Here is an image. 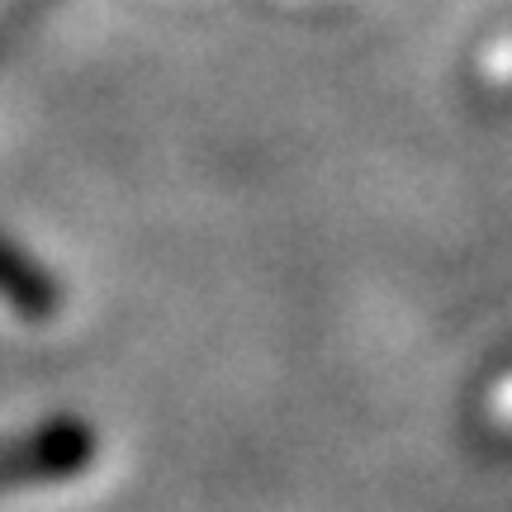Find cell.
I'll use <instances>...</instances> for the list:
<instances>
[{
  "mask_svg": "<svg viewBox=\"0 0 512 512\" xmlns=\"http://www.w3.org/2000/svg\"><path fill=\"white\" fill-rule=\"evenodd\" d=\"M53 0H15L5 15H0V53L10 48V43H19V38L29 34V24H34L43 10H48Z\"/></svg>",
  "mask_w": 512,
  "mask_h": 512,
  "instance_id": "3",
  "label": "cell"
},
{
  "mask_svg": "<svg viewBox=\"0 0 512 512\" xmlns=\"http://www.w3.org/2000/svg\"><path fill=\"white\" fill-rule=\"evenodd\" d=\"M0 304H10L19 318H34V323H43V318H53L62 309L57 275L10 238H0Z\"/></svg>",
  "mask_w": 512,
  "mask_h": 512,
  "instance_id": "2",
  "label": "cell"
},
{
  "mask_svg": "<svg viewBox=\"0 0 512 512\" xmlns=\"http://www.w3.org/2000/svg\"><path fill=\"white\" fill-rule=\"evenodd\" d=\"M95 460V432L81 418H53L24 432L19 441L0 446V494L57 484V479L81 475Z\"/></svg>",
  "mask_w": 512,
  "mask_h": 512,
  "instance_id": "1",
  "label": "cell"
}]
</instances>
